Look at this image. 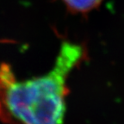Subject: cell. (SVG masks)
Instances as JSON below:
<instances>
[{
    "mask_svg": "<svg viewBox=\"0 0 124 124\" xmlns=\"http://www.w3.org/2000/svg\"><path fill=\"white\" fill-rule=\"evenodd\" d=\"M87 56L81 43L62 41L52 68L17 79L10 65L0 63V120L7 124H65L67 80Z\"/></svg>",
    "mask_w": 124,
    "mask_h": 124,
    "instance_id": "6da1fadb",
    "label": "cell"
},
{
    "mask_svg": "<svg viewBox=\"0 0 124 124\" xmlns=\"http://www.w3.org/2000/svg\"><path fill=\"white\" fill-rule=\"evenodd\" d=\"M71 13L87 14L97 9L103 0H60Z\"/></svg>",
    "mask_w": 124,
    "mask_h": 124,
    "instance_id": "7a4b0ae2",
    "label": "cell"
}]
</instances>
